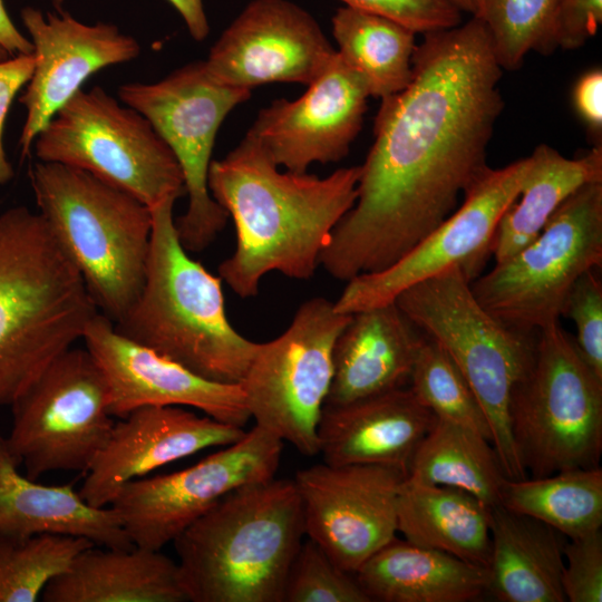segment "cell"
Returning a JSON list of instances; mask_svg holds the SVG:
<instances>
[{
    "label": "cell",
    "instance_id": "6da1fadb",
    "mask_svg": "<svg viewBox=\"0 0 602 602\" xmlns=\"http://www.w3.org/2000/svg\"><path fill=\"white\" fill-rule=\"evenodd\" d=\"M502 74L484 20L424 33L410 81L381 99L357 200L321 253L331 276L387 269L456 210L489 167Z\"/></svg>",
    "mask_w": 602,
    "mask_h": 602
},
{
    "label": "cell",
    "instance_id": "7a4b0ae2",
    "mask_svg": "<svg viewBox=\"0 0 602 602\" xmlns=\"http://www.w3.org/2000/svg\"><path fill=\"white\" fill-rule=\"evenodd\" d=\"M360 165L328 176L281 172L245 137L224 158L213 159L207 185L233 220L234 252L219 275L241 298L255 297L272 271L297 280L313 276L331 234L353 206Z\"/></svg>",
    "mask_w": 602,
    "mask_h": 602
},
{
    "label": "cell",
    "instance_id": "3957f363",
    "mask_svg": "<svg viewBox=\"0 0 602 602\" xmlns=\"http://www.w3.org/2000/svg\"><path fill=\"white\" fill-rule=\"evenodd\" d=\"M304 521L293 479L240 486L172 543L187 600L284 602Z\"/></svg>",
    "mask_w": 602,
    "mask_h": 602
},
{
    "label": "cell",
    "instance_id": "277c9868",
    "mask_svg": "<svg viewBox=\"0 0 602 602\" xmlns=\"http://www.w3.org/2000/svg\"><path fill=\"white\" fill-rule=\"evenodd\" d=\"M46 220L0 213V408L12 402L98 313Z\"/></svg>",
    "mask_w": 602,
    "mask_h": 602
},
{
    "label": "cell",
    "instance_id": "5b68a950",
    "mask_svg": "<svg viewBox=\"0 0 602 602\" xmlns=\"http://www.w3.org/2000/svg\"><path fill=\"white\" fill-rule=\"evenodd\" d=\"M169 197L149 207L152 239L143 289L115 329L194 373L239 385L258 349L231 324L222 280L179 242Z\"/></svg>",
    "mask_w": 602,
    "mask_h": 602
},
{
    "label": "cell",
    "instance_id": "8992f818",
    "mask_svg": "<svg viewBox=\"0 0 602 602\" xmlns=\"http://www.w3.org/2000/svg\"><path fill=\"white\" fill-rule=\"evenodd\" d=\"M30 181L39 213L96 308L114 323L120 321L145 282L151 208L90 173L59 163H36Z\"/></svg>",
    "mask_w": 602,
    "mask_h": 602
},
{
    "label": "cell",
    "instance_id": "52a82bcc",
    "mask_svg": "<svg viewBox=\"0 0 602 602\" xmlns=\"http://www.w3.org/2000/svg\"><path fill=\"white\" fill-rule=\"evenodd\" d=\"M395 302L445 350L468 382L507 478H527L512 440L508 407L514 387L532 363L537 333L514 330L493 317L458 266L405 289Z\"/></svg>",
    "mask_w": 602,
    "mask_h": 602
},
{
    "label": "cell",
    "instance_id": "ba28073f",
    "mask_svg": "<svg viewBox=\"0 0 602 602\" xmlns=\"http://www.w3.org/2000/svg\"><path fill=\"white\" fill-rule=\"evenodd\" d=\"M508 420L527 476L599 466L602 379L559 322L537 332L532 363L511 395Z\"/></svg>",
    "mask_w": 602,
    "mask_h": 602
},
{
    "label": "cell",
    "instance_id": "9c48e42d",
    "mask_svg": "<svg viewBox=\"0 0 602 602\" xmlns=\"http://www.w3.org/2000/svg\"><path fill=\"white\" fill-rule=\"evenodd\" d=\"M602 264V182L586 184L551 215L525 247L470 282L502 323L527 333L559 322L579 278Z\"/></svg>",
    "mask_w": 602,
    "mask_h": 602
},
{
    "label": "cell",
    "instance_id": "30bf717a",
    "mask_svg": "<svg viewBox=\"0 0 602 602\" xmlns=\"http://www.w3.org/2000/svg\"><path fill=\"white\" fill-rule=\"evenodd\" d=\"M33 144L39 161L86 171L148 207L185 194L181 167L149 120L98 86L78 90Z\"/></svg>",
    "mask_w": 602,
    "mask_h": 602
},
{
    "label": "cell",
    "instance_id": "8fae6325",
    "mask_svg": "<svg viewBox=\"0 0 602 602\" xmlns=\"http://www.w3.org/2000/svg\"><path fill=\"white\" fill-rule=\"evenodd\" d=\"M251 93L214 80L204 60L179 67L154 84L118 88L119 99L149 120L181 167L188 205L175 219V227L187 252L208 247L229 219L210 193L208 169L220 126Z\"/></svg>",
    "mask_w": 602,
    "mask_h": 602
},
{
    "label": "cell",
    "instance_id": "7c38bea8",
    "mask_svg": "<svg viewBox=\"0 0 602 602\" xmlns=\"http://www.w3.org/2000/svg\"><path fill=\"white\" fill-rule=\"evenodd\" d=\"M352 314L321 298L304 301L289 327L258 344L240 382L255 425L304 456L319 454L318 425L333 376V348Z\"/></svg>",
    "mask_w": 602,
    "mask_h": 602
},
{
    "label": "cell",
    "instance_id": "4fadbf2b",
    "mask_svg": "<svg viewBox=\"0 0 602 602\" xmlns=\"http://www.w3.org/2000/svg\"><path fill=\"white\" fill-rule=\"evenodd\" d=\"M7 436L26 476L87 472L115 421L105 372L87 348L58 355L12 402Z\"/></svg>",
    "mask_w": 602,
    "mask_h": 602
},
{
    "label": "cell",
    "instance_id": "5bb4252c",
    "mask_svg": "<svg viewBox=\"0 0 602 602\" xmlns=\"http://www.w3.org/2000/svg\"><path fill=\"white\" fill-rule=\"evenodd\" d=\"M282 449V440L255 425L187 468L127 483L110 506L134 545L162 550L233 489L273 478Z\"/></svg>",
    "mask_w": 602,
    "mask_h": 602
},
{
    "label": "cell",
    "instance_id": "9a60e30c",
    "mask_svg": "<svg viewBox=\"0 0 602 602\" xmlns=\"http://www.w3.org/2000/svg\"><path fill=\"white\" fill-rule=\"evenodd\" d=\"M531 165L530 156L487 169L464 194L463 204L424 240L387 269L357 275L334 304L336 311L352 314L394 302L405 289L454 266L470 282L492 254L498 222L517 198Z\"/></svg>",
    "mask_w": 602,
    "mask_h": 602
},
{
    "label": "cell",
    "instance_id": "2e32d148",
    "mask_svg": "<svg viewBox=\"0 0 602 602\" xmlns=\"http://www.w3.org/2000/svg\"><path fill=\"white\" fill-rule=\"evenodd\" d=\"M406 474L391 466L326 463L299 470L304 533L343 571L355 574L396 537L397 501Z\"/></svg>",
    "mask_w": 602,
    "mask_h": 602
},
{
    "label": "cell",
    "instance_id": "e0dca14e",
    "mask_svg": "<svg viewBox=\"0 0 602 602\" xmlns=\"http://www.w3.org/2000/svg\"><path fill=\"white\" fill-rule=\"evenodd\" d=\"M337 49L317 20L289 0H252L211 47L204 60L217 82L252 90L271 82L309 86Z\"/></svg>",
    "mask_w": 602,
    "mask_h": 602
},
{
    "label": "cell",
    "instance_id": "ac0fdd59",
    "mask_svg": "<svg viewBox=\"0 0 602 602\" xmlns=\"http://www.w3.org/2000/svg\"><path fill=\"white\" fill-rule=\"evenodd\" d=\"M369 97L362 76L337 51L303 95L262 108L245 137L285 171L304 173L313 163L340 162L361 130Z\"/></svg>",
    "mask_w": 602,
    "mask_h": 602
},
{
    "label": "cell",
    "instance_id": "d6986e66",
    "mask_svg": "<svg viewBox=\"0 0 602 602\" xmlns=\"http://www.w3.org/2000/svg\"><path fill=\"white\" fill-rule=\"evenodd\" d=\"M20 17L36 60L32 76L19 98L27 110L19 139L23 159L41 129L91 75L137 58L140 45L115 25H87L62 10L45 14L25 7Z\"/></svg>",
    "mask_w": 602,
    "mask_h": 602
},
{
    "label": "cell",
    "instance_id": "ffe728a7",
    "mask_svg": "<svg viewBox=\"0 0 602 602\" xmlns=\"http://www.w3.org/2000/svg\"><path fill=\"white\" fill-rule=\"evenodd\" d=\"M109 386V412L124 418L143 406H181L243 428L251 419L241 385L205 379L179 363L120 334L98 312L82 338Z\"/></svg>",
    "mask_w": 602,
    "mask_h": 602
},
{
    "label": "cell",
    "instance_id": "44dd1931",
    "mask_svg": "<svg viewBox=\"0 0 602 602\" xmlns=\"http://www.w3.org/2000/svg\"><path fill=\"white\" fill-rule=\"evenodd\" d=\"M120 419L78 491L94 507L110 506L132 480L208 447L231 445L245 434L181 406H143Z\"/></svg>",
    "mask_w": 602,
    "mask_h": 602
},
{
    "label": "cell",
    "instance_id": "7402d4cb",
    "mask_svg": "<svg viewBox=\"0 0 602 602\" xmlns=\"http://www.w3.org/2000/svg\"><path fill=\"white\" fill-rule=\"evenodd\" d=\"M436 419L405 387L344 405H324L318 425L319 454L332 466L385 465L407 475Z\"/></svg>",
    "mask_w": 602,
    "mask_h": 602
},
{
    "label": "cell",
    "instance_id": "603a6c76",
    "mask_svg": "<svg viewBox=\"0 0 602 602\" xmlns=\"http://www.w3.org/2000/svg\"><path fill=\"white\" fill-rule=\"evenodd\" d=\"M396 302L352 313L333 348L324 405L338 406L405 387L423 341Z\"/></svg>",
    "mask_w": 602,
    "mask_h": 602
},
{
    "label": "cell",
    "instance_id": "cb8c5ba5",
    "mask_svg": "<svg viewBox=\"0 0 602 602\" xmlns=\"http://www.w3.org/2000/svg\"><path fill=\"white\" fill-rule=\"evenodd\" d=\"M19 467L7 437L0 436V535L60 534L105 547L135 546L111 506L94 507L71 485L40 484Z\"/></svg>",
    "mask_w": 602,
    "mask_h": 602
},
{
    "label": "cell",
    "instance_id": "d4e9b609",
    "mask_svg": "<svg viewBox=\"0 0 602 602\" xmlns=\"http://www.w3.org/2000/svg\"><path fill=\"white\" fill-rule=\"evenodd\" d=\"M43 602H184L177 562L161 550L93 545L46 585Z\"/></svg>",
    "mask_w": 602,
    "mask_h": 602
},
{
    "label": "cell",
    "instance_id": "484cf974",
    "mask_svg": "<svg viewBox=\"0 0 602 602\" xmlns=\"http://www.w3.org/2000/svg\"><path fill=\"white\" fill-rule=\"evenodd\" d=\"M565 536L502 505L491 508L486 594L501 602H565Z\"/></svg>",
    "mask_w": 602,
    "mask_h": 602
},
{
    "label": "cell",
    "instance_id": "4316f807",
    "mask_svg": "<svg viewBox=\"0 0 602 602\" xmlns=\"http://www.w3.org/2000/svg\"><path fill=\"white\" fill-rule=\"evenodd\" d=\"M370 601L469 602L486 594L487 567L395 537L353 574Z\"/></svg>",
    "mask_w": 602,
    "mask_h": 602
},
{
    "label": "cell",
    "instance_id": "83f0119b",
    "mask_svg": "<svg viewBox=\"0 0 602 602\" xmlns=\"http://www.w3.org/2000/svg\"><path fill=\"white\" fill-rule=\"evenodd\" d=\"M397 532L411 544L488 566L491 508L465 491L406 477L397 501Z\"/></svg>",
    "mask_w": 602,
    "mask_h": 602
},
{
    "label": "cell",
    "instance_id": "f1b7e54d",
    "mask_svg": "<svg viewBox=\"0 0 602 602\" xmlns=\"http://www.w3.org/2000/svg\"><path fill=\"white\" fill-rule=\"evenodd\" d=\"M517 198L502 215L492 243L496 263L530 244L555 210L580 187L602 182V146L567 158L547 144L537 145Z\"/></svg>",
    "mask_w": 602,
    "mask_h": 602
},
{
    "label": "cell",
    "instance_id": "f546056e",
    "mask_svg": "<svg viewBox=\"0 0 602 602\" xmlns=\"http://www.w3.org/2000/svg\"><path fill=\"white\" fill-rule=\"evenodd\" d=\"M408 479L465 491L489 508L507 479L492 443L479 433L436 419L411 459Z\"/></svg>",
    "mask_w": 602,
    "mask_h": 602
},
{
    "label": "cell",
    "instance_id": "4dcf8cb0",
    "mask_svg": "<svg viewBox=\"0 0 602 602\" xmlns=\"http://www.w3.org/2000/svg\"><path fill=\"white\" fill-rule=\"evenodd\" d=\"M338 54L365 79L370 97L383 99L411 79L416 33L379 14L340 7L331 19Z\"/></svg>",
    "mask_w": 602,
    "mask_h": 602
},
{
    "label": "cell",
    "instance_id": "1f68e13d",
    "mask_svg": "<svg viewBox=\"0 0 602 602\" xmlns=\"http://www.w3.org/2000/svg\"><path fill=\"white\" fill-rule=\"evenodd\" d=\"M499 505L536 518L567 538L586 535L602 526V469L596 466L537 478H507Z\"/></svg>",
    "mask_w": 602,
    "mask_h": 602
},
{
    "label": "cell",
    "instance_id": "d6a6232c",
    "mask_svg": "<svg viewBox=\"0 0 602 602\" xmlns=\"http://www.w3.org/2000/svg\"><path fill=\"white\" fill-rule=\"evenodd\" d=\"M93 545L85 537L60 534L0 535V602L41 600L49 581Z\"/></svg>",
    "mask_w": 602,
    "mask_h": 602
},
{
    "label": "cell",
    "instance_id": "836d02e7",
    "mask_svg": "<svg viewBox=\"0 0 602 602\" xmlns=\"http://www.w3.org/2000/svg\"><path fill=\"white\" fill-rule=\"evenodd\" d=\"M410 389L439 420L464 426L492 443V433L468 382L434 340L423 338L410 375Z\"/></svg>",
    "mask_w": 602,
    "mask_h": 602
},
{
    "label": "cell",
    "instance_id": "e575fe53",
    "mask_svg": "<svg viewBox=\"0 0 602 602\" xmlns=\"http://www.w3.org/2000/svg\"><path fill=\"white\" fill-rule=\"evenodd\" d=\"M560 0H488L485 21L503 70L520 68L531 51L546 55Z\"/></svg>",
    "mask_w": 602,
    "mask_h": 602
},
{
    "label": "cell",
    "instance_id": "d590c367",
    "mask_svg": "<svg viewBox=\"0 0 602 602\" xmlns=\"http://www.w3.org/2000/svg\"><path fill=\"white\" fill-rule=\"evenodd\" d=\"M284 602H370L353 574L341 570L312 540L303 542L289 571Z\"/></svg>",
    "mask_w": 602,
    "mask_h": 602
},
{
    "label": "cell",
    "instance_id": "8d00e7d4",
    "mask_svg": "<svg viewBox=\"0 0 602 602\" xmlns=\"http://www.w3.org/2000/svg\"><path fill=\"white\" fill-rule=\"evenodd\" d=\"M562 315L575 324V344L591 370L602 379V283L590 270L572 287Z\"/></svg>",
    "mask_w": 602,
    "mask_h": 602
},
{
    "label": "cell",
    "instance_id": "74e56055",
    "mask_svg": "<svg viewBox=\"0 0 602 602\" xmlns=\"http://www.w3.org/2000/svg\"><path fill=\"white\" fill-rule=\"evenodd\" d=\"M562 586L566 601H602L601 530L565 543Z\"/></svg>",
    "mask_w": 602,
    "mask_h": 602
},
{
    "label": "cell",
    "instance_id": "f35d334b",
    "mask_svg": "<svg viewBox=\"0 0 602 602\" xmlns=\"http://www.w3.org/2000/svg\"><path fill=\"white\" fill-rule=\"evenodd\" d=\"M347 7L389 18L415 33L462 23V11L448 0H341Z\"/></svg>",
    "mask_w": 602,
    "mask_h": 602
},
{
    "label": "cell",
    "instance_id": "ab89813d",
    "mask_svg": "<svg viewBox=\"0 0 602 602\" xmlns=\"http://www.w3.org/2000/svg\"><path fill=\"white\" fill-rule=\"evenodd\" d=\"M602 23V0H560L546 47L575 50L583 47Z\"/></svg>",
    "mask_w": 602,
    "mask_h": 602
},
{
    "label": "cell",
    "instance_id": "60d3db41",
    "mask_svg": "<svg viewBox=\"0 0 602 602\" xmlns=\"http://www.w3.org/2000/svg\"><path fill=\"white\" fill-rule=\"evenodd\" d=\"M35 62L33 52L0 60V185L7 184L14 174L3 145L7 115L18 91L30 80Z\"/></svg>",
    "mask_w": 602,
    "mask_h": 602
},
{
    "label": "cell",
    "instance_id": "b9f144b4",
    "mask_svg": "<svg viewBox=\"0 0 602 602\" xmlns=\"http://www.w3.org/2000/svg\"><path fill=\"white\" fill-rule=\"evenodd\" d=\"M574 109L589 132H602V70L593 68L577 79L572 93Z\"/></svg>",
    "mask_w": 602,
    "mask_h": 602
},
{
    "label": "cell",
    "instance_id": "7bdbcfd3",
    "mask_svg": "<svg viewBox=\"0 0 602 602\" xmlns=\"http://www.w3.org/2000/svg\"><path fill=\"white\" fill-rule=\"evenodd\" d=\"M181 14L192 38L203 41L208 32L210 25L204 10L203 0H167ZM57 10H61L64 0H52Z\"/></svg>",
    "mask_w": 602,
    "mask_h": 602
},
{
    "label": "cell",
    "instance_id": "ee69618b",
    "mask_svg": "<svg viewBox=\"0 0 602 602\" xmlns=\"http://www.w3.org/2000/svg\"><path fill=\"white\" fill-rule=\"evenodd\" d=\"M0 47L10 56L33 52L31 40L25 37L14 26L2 0H0Z\"/></svg>",
    "mask_w": 602,
    "mask_h": 602
},
{
    "label": "cell",
    "instance_id": "f6af8a7d",
    "mask_svg": "<svg viewBox=\"0 0 602 602\" xmlns=\"http://www.w3.org/2000/svg\"><path fill=\"white\" fill-rule=\"evenodd\" d=\"M462 12L469 13L472 17L483 19L487 8L488 0H448Z\"/></svg>",
    "mask_w": 602,
    "mask_h": 602
},
{
    "label": "cell",
    "instance_id": "bcb514c9",
    "mask_svg": "<svg viewBox=\"0 0 602 602\" xmlns=\"http://www.w3.org/2000/svg\"><path fill=\"white\" fill-rule=\"evenodd\" d=\"M11 57L4 49L0 47V60Z\"/></svg>",
    "mask_w": 602,
    "mask_h": 602
}]
</instances>
